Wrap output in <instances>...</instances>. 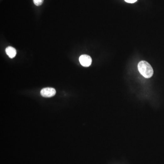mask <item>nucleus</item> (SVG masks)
I'll use <instances>...</instances> for the list:
<instances>
[{"mask_svg":"<svg viewBox=\"0 0 164 164\" xmlns=\"http://www.w3.org/2000/svg\"><path fill=\"white\" fill-rule=\"evenodd\" d=\"M44 0H33L34 4L36 5V6H41L43 3Z\"/></svg>","mask_w":164,"mask_h":164,"instance_id":"39448f33","label":"nucleus"},{"mask_svg":"<svg viewBox=\"0 0 164 164\" xmlns=\"http://www.w3.org/2000/svg\"><path fill=\"white\" fill-rule=\"evenodd\" d=\"M139 71L143 76L145 78H150L153 75L154 71L151 66L145 61H142L138 64Z\"/></svg>","mask_w":164,"mask_h":164,"instance_id":"f257e3e1","label":"nucleus"},{"mask_svg":"<svg viewBox=\"0 0 164 164\" xmlns=\"http://www.w3.org/2000/svg\"><path fill=\"white\" fill-rule=\"evenodd\" d=\"M80 63L83 66L88 67L90 66L92 63V58L88 55H82L79 58Z\"/></svg>","mask_w":164,"mask_h":164,"instance_id":"f03ea898","label":"nucleus"},{"mask_svg":"<svg viewBox=\"0 0 164 164\" xmlns=\"http://www.w3.org/2000/svg\"><path fill=\"white\" fill-rule=\"evenodd\" d=\"M125 2L128 3H135L137 0H124Z\"/></svg>","mask_w":164,"mask_h":164,"instance_id":"423d86ee","label":"nucleus"},{"mask_svg":"<svg viewBox=\"0 0 164 164\" xmlns=\"http://www.w3.org/2000/svg\"><path fill=\"white\" fill-rule=\"evenodd\" d=\"M6 52L9 57L11 58H14L17 54V50L12 46L7 47L6 49Z\"/></svg>","mask_w":164,"mask_h":164,"instance_id":"20e7f679","label":"nucleus"},{"mask_svg":"<svg viewBox=\"0 0 164 164\" xmlns=\"http://www.w3.org/2000/svg\"><path fill=\"white\" fill-rule=\"evenodd\" d=\"M56 91L52 88H45L41 91V95L45 98H50L55 95Z\"/></svg>","mask_w":164,"mask_h":164,"instance_id":"7ed1b4c3","label":"nucleus"}]
</instances>
